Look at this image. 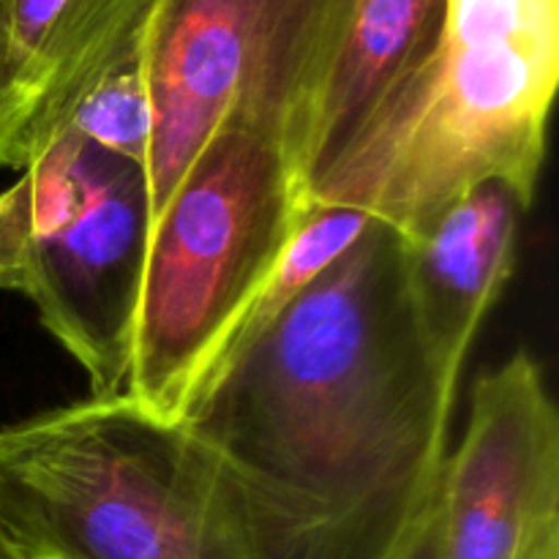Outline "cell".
<instances>
[{
    "label": "cell",
    "mask_w": 559,
    "mask_h": 559,
    "mask_svg": "<svg viewBox=\"0 0 559 559\" xmlns=\"http://www.w3.org/2000/svg\"><path fill=\"white\" fill-rule=\"evenodd\" d=\"M396 559H440V519H437V506L426 516V522L415 530V535L399 551Z\"/></svg>",
    "instance_id": "cell-13"
},
{
    "label": "cell",
    "mask_w": 559,
    "mask_h": 559,
    "mask_svg": "<svg viewBox=\"0 0 559 559\" xmlns=\"http://www.w3.org/2000/svg\"><path fill=\"white\" fill-rule=\"evenodd\" d=\"M142 58H145V44L109 69L74 104L60 131H69L102 151L115 153L145 173L153 118Z\"/></svg>",
    "instance_id": "cell-11"
},
{
    "label": "cell",
    "mask_w": 559,
    "mask_h": 559,
    "mask_svg": "<svg viewBox=\"0 0 559 559\" xmlns=\"http://www.w3.org/2000/svg\"><path fill=\"white\" fill-rule=\"evenodd\" d=\"M0 559H38L33 551H27L25 546L16 538H11L3 527H0Z\"/></svg>",
    "instance_id": "cell-15"
},
{
    "label": "cell",
    "mask_w": 559,
    "mask_h": 559,
    "mask_svg": "<svg viewBox=\"0 0 559 559\" xmlns=\"http://www.w3.org/2000/svg\"><path fill=\"white\" fill-rule=\"evenodd\" d=\"M306 207L271 142L238 129L207 140L151 227L123 393L186 420Z\"/></svg>",
    "instance_id": "cell-4"
},
{
    "label": "cell",
    "mask_w": 559,
    "mask_h": 559,
    "mask_svg": "<svg viewBox=\"0 0 559 559\" xmlns=\"http://www.w3.org/2000/svg\"><path fill=\"white\" fill-rule=\"evenodd\" d=\"M527 202L489 180L459 197L418 238L404 240V267L418 333L442 380L459 388L469 347L516 267Z\"/></svg>",
    "instance_id": "cell-8"
},
{
    "label": "cell",
    "mask_w": 559,
    "mask_h": 559,
    "mask_svg": "<svg viewBox=\"0 0 559 559\" xmlns=\"http://www.w3.org/2000/svg\"><path fill=\"white\" fill-rule=\"evenodd\" d=\"M453 404L415 322L404 238L371 222L186 426L249 559H396L440 500Z\"/></svg>",
    "instance_id": "cell-1"
},
{
    "label": "cell",
    "mask_w": 559,
    "mask_h": 559,
    "mask_svg": "<svg viewBox=\"0 0 559 559\" xmlns=\"http://www.w3.org/2000/svg\"><path fill=\"white\" fill-rule=\"evenodd\" d=\"M0 527L38 559H249L205 445L129 393L0 426Z\"/></svg>",
    "instance_id": "cell-3"
},
{
    "label": "cell",
    "mask_w": 559,
    "mask_h": 559,
    "mask_svg": "<svg viewBox=\"0 0 559 559\" xmlns=\"http://www.w3.org/2000/svg\"><path fill=\"white\" fill-rule=\"evenodd\" d=\"M559 82V0H445L418 71L338 147L306 205L366 213L413 240L469 189L538 191Z\"/></svg>",
    "instance_id": "cell-2"
},
{
    "label": "cell",
    "mask_w": 559,
    "mask_h": 559,
    "mask_svg": "<svg viewBox=\"0 0 559 559\" xmlns=\"http://www.w3.org/2000/svg\"><path fill=\"white\" fill-rule=\"evenodd\" d=\"M442 14L445 0H355L311 134L304 191L424 66L440 36Z\"/></svg>",
    "instance_id": "cell-10"
},
{
    "label": "cell",
    "mask_w": 559,
    "mask_h": 559,
    "mask_svg": "<svg viewBox=\"0 0 559 559\" xmlns=\"http://www.w3.org/2000/svg\"><path fill=\"white\" fill-rule=\"evenodd\" d=\"M147 238L142 167L69 131L0 189V293L36 309L91 396L126 388Z\"/></svg>",
    "instance_id": "cell-6"
},
{
    "label": "cell",
    "mask_w": 559,
    "mask_h": 559,
    "mask_svg": "<svg viewBox=\"0 0 559 559\" xmlns=\"http://www.w3.org/2000/svg\"><path fill=\"white\" fill-rule=\"evenodd\" d=\"M31 136V96L22 82L9 0H0V169H22Z\"/></svg>",
    "instance_id": "cell-12"
},
{
    "label": "cell",
    "mask_w": 559,
    "mask_h": 559,
    "mask_svg": "<svg viewBox=\"0 0 559 559\" xmlns=\"http://www.w3.org/2000/svg\"><path fill=\"white\" fill-rule=\"evenodd\" d=\"M162 3L9 0L22 82L31 96L27 162L58 134L74 104L145 44Z\"/></svg>",
    "instance_id": "cell-9"
},
{
    "label": "cell",
    "mask_w": 559,
    "mask_h": 559,
    "mask_svg": "<svg viewBox=\"0 0 559 559\" xmlns=\"http://www.w3.org/2000/svg\"><path fill=\"white\" fill-rule=\"evenodd\" d=\"M355 0H164L145 38L151 227L224 129L282 151L306 183L311 134ZM306 194V191H304Z\"/></svg>",
    "instance_id": "cell-5"
},
{
    "label": "cell",
    "mask_w": 559,
    "mask_h": 559,
    "mask_svg": "<svg viewBox=\"0 0 559 559\" xmlns=\"http://www.w3.org/2000/svg\"><path fill=\"white\" fill-rule=\"evenodd\" d=\"M524 559H559V527H551L549 533L540 535L538 544L530 549Z\"/></svg>",
    "instance_id": "cell-14"
},
{
    "label": "cell",
    "mask_w": 559,
    "mask_h": 559,
    "mask_svg": "<svg viewBox=\"0 0 559 559\" xmlns=\"http://www.w3.org/2000/svg\"><path fill=\"white\" fill-rule=\"evenodd\" d=\"M440 559H524L559 527V413L519 349L473 388L469 424L440 480Z\"/></svg>",
    "instance_id": "cell-7"
}]
</instances>
